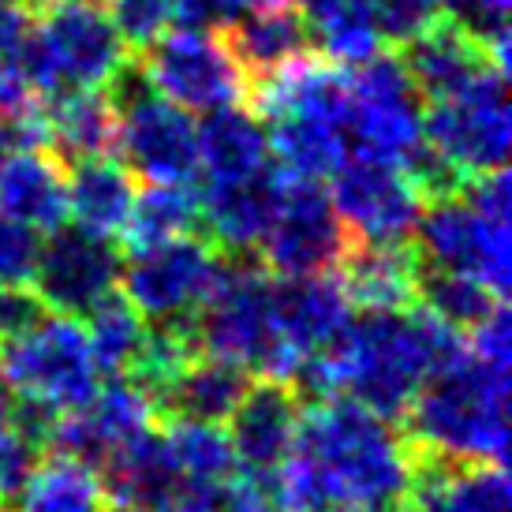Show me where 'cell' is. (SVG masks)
Here are the masks:
<instances>
[{"instance_id": "obj_1", "label": "cell", "mask_w": 512, "mask_h": 512, "mask_svg": "<svg viewBox=\"0 0 512 512\" xmlns=\"http://www.w3.org/2000/svg\"><path fill=\"white\" fill-rule=\"evenodd\" d=\"M408 441L393 419L348 397L303 412L296 449L273 471L281 512H393L415 475Z\"/></svg>"}, {"instance_id": "obj_2", "label": "cell", "mask_w": 512, "mask_h": 512, "mask_svg": "<svg viewBox=\"0 0 512 512\" xmlns=\"http://www.w3.org/2000/svg\"><path fill=\"white\" fill-rule=\"evenodd\" d=\"M456 352V329L438 322L423 307L359 311L348 318L326 356L307 359L288 385L322 400L348 397L385 419H400L430 374Z\"/></svg>"}, {"instance_id": "obj_3", "label": "cell", "mask_w": 512, "mask_h": 512, "mask_svg": "<svg viewBox=\"0 0 512 512\" xmlns=\"http://www.w3.org/2000/svg\"><path fill=\"white\" fill-rule=\"evenodd\" d=\"M404 415H408L415 445L427 456L505 464L509 370L460 348L430 374Z\"/></svg>"}, {"instance_id": "obj_4", "label": "cell", "mask_w": 512, "mask_h": 512, "mask_svg": "<svg viewBox=\"0 0 512 512\" xmlns=\"http://www.w3.org/2000/svg\"><path fill=\"white\" fill-rule=\"evenodd\" d=\"M266 116L273 165L288 180H329L348 157L344 139V72L329 60L299 57L266 83L251 86Z\"/></svg>"}, {"instance_id": "obj_5", "label": "cell", "mask_w": 512, "mask_h": 512, "mask_svg": "<svg viewBox=\"0 0 512 512\" xmlns=\"http://www.w3.org/2000/svg\"><path fill=\"white\" fill-rule=\"evenodd\" d=\"M128 60V42L101 0H38L30 38L12 68L42 98H57L68 90H105Z\"/></svg>"}, {"instance_id": "obj_6", "label": "cell", "mask_w": 512, "mask_h": 512, "mask_svg": "<svg viewBox=\"0 0 512 512\" xmlns=\"http://www.w3.org/2000/svg\"><path fill=\"white\" fill-rule=\"evenodd\" d=\"M0 382L15 400L38 404L45 412L64 415L83 408L98 393L101 367L86 329L72 314L45 311L34 326L0 341Z\"/></svg>"}, {"instance_id": "obj_7", "label": "cell", "mask_w": 512, "mask_h": 512, "mask_svg": "<svg viewBox=\"0 0 512 512\" xmlns=\"http://www.w3.org/2000/svg\"><path fill=\"white\" fill-rule=\"evenodd\" d=\"M105 90L120 116L116 154L131 176L146 184H195L199 139L191 113L161 98L135 60H128Z\"/></svg>"}, {"instance_id": "obj_8", "label": "cell", "mask_w": 512, "mask_h": 512, "mask_svg": "<svg viewBox=\"0 0 512 512\" xmlns=\"http://www.w3.org/2000/svg\"><path fill=\"white\" fill-rule=\"evenodd\" d=\"M427 101L400 57L374 53L344 75V139L352 157L408 165L423 150Z\"/></svg>"}, {"instance_id": "obj_9", "label": "cell", "mask_w": 512, "mask_h": 512, "mask_svg": "<svg viewBox=\"0 0 512 512\" xmlns=\"http://www.w3.org/2000/svg\"><path fill=\"white\" fill-rule=\"evenodd\" d=\"M191 333L206 356L225 359L243 374L285 382V352L273 322V273L243 262L225 266L214 292L195 314Z\"/></svg>"}, {"instance_id": "obj_10", "label": "cell", "mask_w": 512, "mask_h": 512, "mask_svg": "<svg viewBox=\"0 0 512 512\" xmlns=\"http://www.w3.org/2000/svg\"><path fill=\"white\" fill-rule=\"evenodd\" d=\"M423 143L460 180L505 169L512 146L509 75L490 64L453 94L427 101Z\"/></svg>"}, {"instance_id": "obj_11", "label": "cell", "mask_w": 512, "mask_h": 512, "mask_svg": "<svg viewBox=\"0 0 512 512\" xmlns=\"http://www.w3.org/2000/svg\"><path fill=\"white\" fill-rule=\"evenodd\" d=\"M146 83L184 113H217L251 98V83L236 64L221 30L169 27L143 49Z\"/></svg>"}, {"instance_id": "obj_12", "label": "cell", "mask_w": 512, "mask_h": 512, "mask_svg": "<svg viewBox=\"0 0 512 512\" xmlns=\"http://www.w3.org/2000/svg\"><path fill=\"white\" fill-rule=\"evenodd\" d=\"M415 258L427 270L475 277L505 299L512 281V228L509 221L475 210L464 191L427 199L415 225Z\"/></svg>"}, {"instance_id": "obj_13", "label": "cell", "mask_w": 512, "mask_h": 512, "mask_svg": "<svg viewBox=\"0 0 512 512\" xmlns=\"http://www.w3.org/2000/svg\"><path fill=\"white\" fill-rule=\"evenodd\" d=\"M225 258L195 232L131 251L120 266V285L135 311L154 326H191L206 296L214 292Z\"/></svg>"}, {"instance_id": "obj_14", "label": "cell", "mask_w": 512, "mask_h": 512, "mask_svg": "<svg viewBox=\"0 0 512 512\" xmlns=\"http://www.w3.org/2000/svg\"><path fill=\"white\" fill-rule=\"evenodd\" d=\"M329 180V202L352 243L412 240L427 195L400 165L348 154Z\"/></svg>"}, {"instance_id": "obj_15", "label": "cell", "mask_w": 512, "mask_h": 512, "mask_svg": "<svg viewBox=\"0 0 512 512\" xmlns=\"http://www.w3.org/2000/svg\"><path fill=\"white\" fill-rule=\"evenodd\" d=\"M258 247H262L270 273L277 277H311V273L337 270L352 240L329 202L326 187L314 180H288L285 176L277 217Z\"/></svg>"}, {"instance_id": "obj_16", "label": "cell", "mask_w": 512, "mask_h": 512, "mask_svg": "<svg viewBox=\"0 0 512 512\" xmlns=\"http://www.w3.org/2000/svg\"><path fill=\"white\" fill-rule=\"evenodd\" d=\"M120 266L124 255L116 240L94 236L79 225H60L57 232H49V240L38 251L30 288L42 299L45 311L83 318L94 303L120 288Z\"/></svg>"}, {"instance_id": "obj_17", "label": "cell", "mask_w": 512, "mask_h": 512, "mask_svg": "<svg viewBox=\"0 0 512 512\" xmlns=\"http://www.w3.org/2000/svg\"><path fill=\"white\" fill-rule=\"evenodd\" d=\"M352 318V299L341 277H273V322L285 352V382H292L307 359L326 356Z\"/></svg>"}, {"instance_id": "obj_18", "label": "cell", "mask_w": 512, "mask_h": 512, "mask_svg": "<svg viewBox=\"0 0 512 512\" xmlns=\"http://www.w3.org/2000/svg\"><path fill=\"white\" fill-rule=\"evenodd\" d=\"M154 415V400L146 397L131 378L124 382L116 374L109 385H98V393L86 400L83 408L57 415L45 445H53L64 456L83 460L90 468H101L124 441L143 434L146 427H154Z\"/></svg>"}, {"instance_id": "obj_19", "label": "cell", "mask_w": 512, "mask_h": 512, "mask_svg": "<svg viewBox=\"0 0 512 512\" xmlns=\"http://www.w3.org/2000/svg\"><path fill=\"white\" fill-rule=\"evenodd\" d=\"M299 423L303 400L288 382L262 378L247 385L240 404L228 415V441L236 464L247 471H277L296 449Z\"/></svg>"}, {"instance_id": "obj_20", "label": "cell", "mask_w": 512, "mask_h": 512, "mask_svg": "<svg viewBox=\"0 0 512 512\" xmlns=\"http://www.w3.org/2000/svg\"><path fill=\"white\" fill-rule=\"evenodd\" d=\"M281 191H285V172L277 165L255 176H243V180L202 184L199 225H206L214 247H225L232 255L255 251L277 217Z\"/></svg>"}, {"instance_id": "obj_21", "label": "cell", "mask_w": 512, "mask_h": 512, "mask_svg": "<svg viewBox=\"0 0 512 512\" xmlns=\"http://www.w3.org/2000/svg\"><path fill=\"white\" fill-rule=\"evenodd\" d=\"M404 68L412 75L415 90L423 94V101H438L445 94H453L456 86H464L468 79L490 68V49L486 38L464 27L453 15H434L427 27L412 34L404 42ZM498 68V64H494Z\"/></svg>"}, {"instance_id": "obj_22", "label": "cell", "mask_w": 512, "mask_h": 512, "mask_svg": "<svg viewBox=\"0 0 512 512\" xmlns=\"http://www.w3.org/2000/svg\"><path fill=\"white\" fill-rule=\"evenodd\" d=\"M105 490L120 512H172L184 505V486L169 456L165 430L146 427L124 441L105 464Z\"/></svg>"}, {"instance_id": "obj_23", "label": "cell", "mask_w": 512, "mask_h": 512, "mask_svg": "<svg viewBox=\"0 0 512 512\" xmlns=\"http://www.w3.org/2000/svg\"><path fill=\"white\" fill-rule=\"evenodd\" d=\"M0 214L34 232L68 221V172L49 146H15L0 157Z\"/></svg>"}, {"instance_id": "obj_24", "label": "cell", "mask_w": 512, "mask_h": 512, "mask_svg": "<svg viewBox=\"0 0 512 512\" xmlns=\"http://www.w3.org/2000/svg\"><path fill=\"white\" fill-rule=\"evenodd\" d=\"M404 505L412 512H509L512 486L505 464L427 456V464H415Z\"/></svg>"}, {"instance_id": "obj_25", "label": "cell", "mask_w": 512, "mask_h": 512, "mask_svg": "<svg viewBox=\"0 0 512 512\" xmlns=\"http://www.w3.org/2000/svg\"><path fill=\"white\" fill-rule=\"evenodd\" d=\"M221 34L251 86L266 83L277 72H285L288 64H296L299 57L314 53L307 19L296 4L240 12Z\"/></svg>"}, {"instance_id": "obj_26", "label": "cell", "mask_w": 512, "mask_h": 512, "mask_svg": "<svg viewBox=\"0 0 512 512\" xmlns=\"http://www.w3.org/2000/svg\"><path fill=\"white\" fill-rule=\"evenodd\" d=\"M165 441H169V456L184 486V505L214 512L221 486L240 471L225 423L172 415V423L165 427Z\"/></svg>"}, {"instance_id": "obj_27", "label": "cell", "mask_w": 512, "mask_h": 512, "mask_svg": "<svg viewBox=\"0 0 512 512\" xmlns=\"http://www.w3.org/2000/svg\"><path fill=\"white\" fill-rule=\"evenodd\" d=\"M195 139H199L202 184L243 180V176H255L273 165L266 124L255 113H247L243 105L206 113V120L195 124Z\"/></svg>"}, {"instance_id": "obj_28", "label": "cell", "mask_w": 512, "mask_h": 512, "mask_svg": "<svg viewBox=\"0 0 512 512\" xmlns=\"http://www.w3.org/2000/svg\"><path fill=\"white\" fill-rule=\"evenodd\" d=\"M341 285L359 311L412 307L419 285V258L408 243H352L341 258Z\"/></svg>"}, {"instance_id": "obj_29", "label": "cell", "mask_w": 512, "mask_h": 512, "mask_svg": "<svg viewBox=\"0 0 512 512\" xmlns=\"http://www.w3.org/2000/svg\"><path fill=\"white\" fill-rule=\"evenodd\" d=\"M135 176L128 172V165L120 157H83L72 161L68 172V217L75 225L116 240L131 217L135 206Z\"/></svg>"}, {"instance_id": "obj_30", "label": "cell", "mask_w": 512, "mask_h": 512, "mask_svg": "<svg viewBox=\"0 0 512 512\" xmlns=\"http://www.w3.org/2000/svg\"><path fill=\"white\" fill-rule=\"evenodd\" d=\"M116 128L120 116L109 90H68L45 98V146L60 161L113 154Z\"/></svg>"}, {"instance_id": "obj_31", "label": "cell", "mask_w": 512, "mask_h": 512, "mask_svg": "<svg viewBox=\"0 0 512 512\" xmlns=\"http://www.w3.org/2000/svg\"><path fill=\"white\" fill-rule=\"evenodd\" d=\"M12 498L19 512H120L98 468L64 453L34 460Z\"/></svg>"}, {"instance_id": "obj_32", "label": "cell", "mask_w": 512, "mask_h": 512, "mask_svg": "<svg viewBox=\"0 0 512 512\" xmlns=\"http://www.w3.org/2000/svg\"><path fill=\"white\" fill-rule=\"evenodd\" d=\"M311 45L337 68H356L382 49L374 0H299Z\"/></svg>"}, {"instance_id": "obj_33", "label": "cell", "mask_w": 512, "mask_h": 512, "mask_svg": "<svg viewBox=\"0 0 512 512\" xmlns=\"http://www.w3.org/2000/svg\"><path fill=\"white\" fill-rule=\"evenodd\" d=\"M195 228H199L195 184H146V191H135V206L120 240H128V251H146Z\"/></svg>"}, {"instance_id": "obj_34", "label": "cell", "mask_w": 512, "mask_h": 512, "mask_svg": "<svg viewBox=\"0 0 512 512\" xmlns=\"http://www.w3.org/2000/svg\"><path fill=\"white\" fill-rule=\"evenodd\" d=\"M251 385V374L232 367L225 359H191L180 382L172 385L165 397V408L184 419H202V423H228L232 408L240 404L243 389Z\"/></svg>"}, {"instance_id": "obj_35", "label": "cell", "mask_w": 512, "mask_h": 512, "mask_svg": "<svg viewBox=\"0 0 512 512\" xmlns=\"http://www.w3.org/2000/svg\"><path fill=\"white\" fill-rule=\"evenodd\" d=\"M83 329L90 352L98 359L101 374H124L135 352L146 341V318L128 303V296L116 288L83 314Z\"/></svg>"}, {"instance_id": "obj_36", "label": "cell", "mask_w": 512, "mask_h": 512, "mask_svg": "<svg viewBox=\"0 0 512 512\" xmlns=\"http://www.w3.org/2000/svg\"><path fill=\"white\" fill-rule=\"evenodd\" d=\"M415 299L427 314H434L438 322H445L449 329H471L479 326L486 314L494 311V303H501V296H494L486 285H479L475 277L449 270H419V285H415Z\"/></svg>"}, {"instance_id": "obj_37", "label": "cell", "mask_w": 512, "mask_h": 512, "mask_svg": "<svg viewBox=\"0 0 512 512\" xmlns=\"http://www.w3.org/2000/svg\"><path fill=\"white\" fill-rule=\"evenodd\" d=\"M195 359V333L191 326H154L146 329L143 348L131 359V382L143 389L154 404H165L172 385L180 382L187 363Z\"/></svg>"}, {"instance_id": "obj_38", "label": "cell", "mask_w": 512, "mask_h": 512, "mask_svg": "<svg viewBox=\"0 0 512 512\" xmlns=\"http://www.w3.org/2000/svg\"><path fill=\"white\" fill-rule=\"evenodd\" d=\"M38 445L19 430L15 419V393L0 382V498H12L19 483L27 479V471L38 460Z\"/></svg>"}, {"instance_id": "obj_39", "label": "cell", "mask_w": 512, "mask_h": 512, "mask_svg": "<svg viewBox=\"0 0 512 512\" xmlns=\"http://www.w3.org/2000/svg\"><path fill=\"white\" fill-rule=\"evenodd\" d=\"M105 12L120 30L128 49H146L176 23V4L180 0H101Z\"/></svg>"}, {"instance_id": "obj_40", "label": "cell", "mask_w": 512, "mask_h": 512, "mask_svg": "<svg viewBox=\"0 0 512 512\" xmlns=\"http://www.w3.org/2000/svg\"><path fill=\"white\" fill-rule=\"evenodd\" d=\"M42 251V232L0 214V285H30Z\"/></svg>"}, {"instance_id": "obj_41", "label": "cell", "mask_w": 512, "mask_h": 512, "mask_svg": "<svg viewBox=\"0 0 512 512\" xmlns=\"http://www.w3.org/2000/svg\"><path fill=\"white\" fill-rule=\"evenodd\" d=\"M214 512H281L273 471L240 468L225 486H221Z\"/></svg>"}, {"instance_id": "obj_42", "label": "cell", "mask_w": 512, "mask_h": 512, "mask_svg": "<svg viewBox=\"0 0 512 512\" xmlns=\"http://www.w3.org/2000/svg\"><path fill=\"white\" fill-rule=\"evenodd\" d=\"M382 42H408L412 34L441 15V0H374Z\"/></svg>"}, {"instance_id": "obj_43", "label": "cell", "mask_w": 512, "mask_h": 512, "mask_svg": "<svg viewBox=\"0 0 512 512\" xmlns=\"http://www.w3.org/2000/svg\"><path fill=\"white\" fill-rule=\"evenodd\" d=\"M471 352L494 367L509 370L512 363V322H509V307L505 299L494 303V311L486 314L479 326H471Z\"/></svg>"}, {"instance_id": "obj_44", "label": "cell", "mask_w": 512, "mask_h": 512, "mask_svg": "<svg viewBox=\"0 0 512 512\" xmlns=\"http://www.w3.org/2000/svg\"><path fill=\"white\" fill-rule=\"evenodd\" d=\"M42 314V299L34 296L30 285H0V341L34 326Z\"/></svg>"}, {"instance_id": "obj_45", "label": "cell", "mask_w": 512, "mask_h": 512, "mask_svg": "<svg viewBox=\"0 0 512 512\" xmlns=\"http://www.w3.org/2000/svg\"><path fill=\"white\" fill-rule=\"evenodd\" d=\"M509 4L512 0H441V12L486 38L494 30L509 27Z\"/></svg>"}, {"instance_id": "obj_46", "label": "cell", "mask_w": 512, "mask_h": 512, "mask_svg": "<svg viewBox=\"0 0 512 512\" xmlns=\"http://www.w3.org/2000/svg\"><path fill=\"white\" fill-rule=\"evenodd\" d=\"M240 12H258V8H285V4H299V0H236Z\"/></svg>"}, {"instance_id": "obj_47", "label": "cell", "mask_w": 512, "mask_h": 512, "mask_svg": "<svg viewBox=\"0 0 512 512\" xmlns=\"http://www.w3.org/2000/svg\"><path fill=\"white\" fill-rule=\"evenodd\" d=\"M8 150H15V146H12V135H8V124L0 120V157L8 154Z\"/></svg>"}, {"instance_id": "obj_48", "label": "cell", "mask_w": 512, "mask_h": 512, "mask_svg": "<svg viewBox=\"0 0 512 512\" xmlns=\"http://www.w3.org/2000/svg\"><path fill=\"white\" fill-rule=\"evenodd\" d=\"M172 512H210V509H191V505H180V509H172Z\"/></svg>"}, {"instance_id": "obj_49", "label": "cell", "mask_w": 512, "mask_h": 512, "mask_svg": "<svg viewBox=\"0 0 512 512\" xmlns=\"http://www.w3.org/2000/svg\"><path fill=\"white\" fill-rule=\"evenodd\" d=\"M4 4H30V0H0V8H4ZM34 4H38V0H34Z\"/></svg>"}, {"instance_id": "obj_50", "label": "cell", "mask_w": 512, "mask_h": 512, "mask_svg": "<svg viewBox=\"0 0 512 512\" xmlns=\"http://www.w3.org/2000/svg\"><path fill=\"white\" fill-rule=\"evenodd\" d=\"M0 512H4V498H0Z\"/></svg>"}]
</instances>
